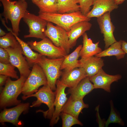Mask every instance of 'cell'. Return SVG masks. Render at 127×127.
Wrapping results in <instances>:
<instances>
[{"instance_id": "obj_1", "label": "cell", "mask_w": 127, "mask_h": 127, "mask_svg": "<svg viewBox=\"0 0 127 127\" xmlns=\"http://www.w3.org/2000/svg\"><path fill=\"white\" fill-rule=\"evenodd\" d=\"M3 5L4 11L0 15L4 18L7 24L10 21L13 32L17 35L20 32L19 25L21 19L26 12L28 11L27 3L25 0H0Z\"/></svg>"}, {"instance_id": "obj_2", "label": "cell", "mask_w": 127, "mask_h": 127, "mask_svg": "<svg viewBox=\"0 0 127 127\" xmlns=\"http://www.w3.org/2000/svg\"><path fill=\"white\" fill-rule=\"evenodd\" d=\"M26 79L21 76L17 80L13 81L8 77L4 87L0 92V108L4 109L21 103V101L18 99L17 98L22 93L23 86Z\"/></svg>"}, {"instance_id": "obj_3", "label": "cell", "mask_w": 127, "mask_h": 127, "mask_svg": "<svg viewBox=\"0 0 127 127\" xmlns=\"http://www.w3.org/2000/svg\"><path fill=\"white\" fill-rule=\"evenodd\" d=\"M38 16L46 21L56 24L69 31L72 26L76 23L83 21H90L91 18L83 15L79 11L71 13H60L39 12Z\"/></svg>"}, {"instance_id": "obj_4", "label": "cell", "mask_w": 127, "mask_h": 127, "mask_svg": "<svg viewBox=\"0 0 127 127\" xmlns=\"http://www.w3.org/2000/svg\"><path fill=\"white\" fill-rule=\"evenodd\" d=\"M64 59V57L50 59L42 56L37 63L45 75L48 84L53 91L56 90V81L61 75L60 67Z\"/></svg>"}, {"instance_id": "obj_5", "label": "cell", "mask_w": 127, "mask_h": 127, "mask_svg": "<svg viewBox=\"0 0 127 127\" xmlns=\"http://www.w3.org/2000/svg\"><path fill=\"white\" fill-rule=\"evenodd\" d=\"M31 97H35L37 100L33 102L30 107H38L42 103L45 104L48 107V109L46 111H42L44 117L51 119L55 110L54 105L55 99V92L53 91L47 84L44 85L35 93L28 96H22V98L24 100Z\"/></svg>"}, {"instance_id": "obj_6", "label": "cell", "mask_w": 127, "mask_h": 127, "mask_svg": "<svg viewBox=\"0 0 127 127\" xmlns=\"http://www.w3.org/2000/svg\"><path fill=\"white\" fill-rule=\"evenodd\" d=\"M47 84V78L43 69L38 64H35L23 84L22 92L23 96L33 94L40 86Z\"/></svg>"}, {"instance_id": "obj_7", "label": "cell", "mask_w": 127, "mask_h": 127, "mask_svg": "<svg viewBox=\"0 0 127 127\" xmlns=\"http://www.w3.org/2000/svg\"><path fill=\"white\" fill-rule=\"evenodd\" d=\"M44 34L56 46L61 48L67 54L71 48L67 32L62 28L48 22Z\"/></svg>"}, {"instance_id": "obj_8", "label": "cell", "mask_w": 127, "mask_h": 127, "mask_svg": "<svg viewBox=\"0 0 127 127\" xmlns=\"http://www.w3.org/2000/svg\"><path fill=\"white\" fill-rule=\"evenodd\" d=\"M23 18L29 28V34L24 35V38L34 37L43 39L46 37L44 32L47 21L28 11L25 13Z\"/></svg>"}, {"instance_id": "obj_9", "label": "cell", "mask_w": 127, "mask_h": 127, "mask_svg": "<svg viewBox=\"0 0 127 127\" xmlns=\"http://www.w3.org/2000/svg\"><path fill=\"white\" fill-rule=\"evenodd\" d=\"M27 43L32 49L52 59L64 57L67 55L64 50L56 46L46 37L38 42L31 41Z\"/></svg>"}, {"instance_id": "obj_10", "label": "cell", "mask_w": 127, "mask_h": 127, "mask_svg": "<svg viewBox=\"0 0 127 127\" xmlns=\"http://www.w3.org/2000/svg\"><path fill=\"white\" fill-rule=\"evenodd\" d=\"M5 49L9 54L10 63L18 69L20 76L27 78L31 71L28 62L23 56L22 50L20 44L16 47H9Z\"/></svg>"}, {"instance_id": "obj_11", "label": "cell", "mask_w": 127, "mask_h": 127, "mask_svg": "<svg viewBox=\"0 0 127 127\" xmlns=\"http://www.w3.org/2000/svg\"><path fill=\"white\" fill-rule=\"evenodd\" d=\"M29 107L28 103H21L13 107L4 109L0 113V122L10 123L18 127L21 126L22 123L19 120V117L22 113L27 111Z\"/></svg>"}, {"instance_id": "obj_12", "label": "cell", "mask_w": 127, "mask_h": 127, "mask_svg": "<svg viewBox=\"0 0 127 127\" xmlns=\"http://www.w3.org/2000/svg\"><path fill=\"white\" fill-rule=\"evenodd\" d=\"M110 13L107 12L97 19L101 32L103 35L105 49L117 41L113 34L115 27L111 21Z\"/></svg>"}, {"instance_id": "obj_13", "label": "cell", "mask_w": 127, "mask_h": 127, "mask_svg": "<svg viewBox=\"0 0 127 127\" xmlns=\"http://www.w3.org/2000/svg\"><path fill=\"white\" fill-rule=\"evenodd\" d=\"M56 89L55 92V99L54 104L55 110L50 122V125L53 127L59 121L62 109L68 99L65 90L67 87L58 79L56 83Z\"/></svg>"}, {"instance_id": "obj_14", "label": "cell", "mask_w": 127, "mask_h": 127, "mask_svg": "<svg viewBox=\"0 0 127 127\" xmlns=\"http://www.w3.org/2000/svg\"><path fill=\"white\" fill-rule=\"evenodd\" d=\"M120 74L111 75L106 73L102 69L97 74L89 78L94 89L100 88L108 92H111V86L113 82H117L122 78Z\"/></svg>"}, {"instance_id": "obj_15", "label": "cell", "mask_w": 127, "mask_h": 127, "mask_svg": "<svg viewBox=\"0 0 127 127\" xmlns=\"http://www.w3.org/2000/svg\"><path fill=\"white\" fill-rule=\"evenodd\" d=\"M86 77L87 75L83 68L78 67L69 71H64L60 80L67 87L71 88L75 87Z\"/></svg>"}, {"instance_id": "obj_16", "label": "cell", "mask_w": 127, "mask_h": 127, "mask_svg": "<svg viewBox=\"0 0 127 127\" xmlns=\"http://www.w3.org/2000/svg\"><path fill=\"white\" fill-rule=\"evenodd\" d=\"M93 5L92 8L86 16L88 18H98L118 7L114 0H94Z\"/></svg>"}, {"instance_id": "obj_17", "label": "cell", "mask_w": 127, "mask_h": 127, "mask_svg": "<svg viewBox=\"0 0 127 127\" xmlns=\"http://www.w3.org/2000/svg\"><path fill=\"white\" fill-rule=\"evenodd\" d=\"M80 67L85 70L87 76L89 78L97 74L104 66V60L101 57L95 56L79 60Z\"/></svg>"}, {"instance_id": "obj_18", "label": "cell", "mask_w": 127, "mask_h": 127, "mask_svg": "<svg viewBox=\"0 0 127 127\" xmlns=\"http://www.w3.org/2000/svg\"><path fill=\"white\" fill-rule=\"evenodd\" d=\"M94 89L89 78L86 77L81 80L75 87L69 88L68 93L70 94L74 99H83L84 96Z\"/></svg>"}, {"instance_id": "obj_19", "label": "cell", "mask_w": 127, "mask_h": 127, "mask_svg": "<svg viewBox=\"0 0 127 127\" xmlns=\"http://www.w3.org/2000/svg\"><path fill=\"white\" fill-rule=\"evenodd\" d=\"M92 26L89 21H82L73 25L70 30L67 32L71 48L75 45L77 40L85 32L89 30Z\"/></svg>"}, {"instance_id": "obj_20", "label": "cell", "mask_w": 127, "mask_h": 127, "mask_svg": "<svg viewBox=\"0 0 127 127\" xmlns=\"http://www.w3.org/2000/svg\"><path fill=\"white\" fill-rule=\"evenodd\" d=\"M82 36L83 45L79 53L81 58L95 56L102 51V49L99 47V41L94 43L92 40L88 38L86 32Z\"/></svg>"}, {"instance_id": "obj_21", "label": "cell", "mask_w": 127, "mask_h": 127, "mask_svg": "<svg viewBox=\"0 0 127 127\" xmlns=\"http://www.w3.org/2000/svg\"><path fill=\"white\" fill-rule=\"evenodd\" d=\"M88 107V105L85 103L83 99H73L70 96L64 106L61 112L69 114L78 119L82 110Z\"/></svg>"}, {"instance_id": "obj_22", "label": "cell", "mask_w": 127, "mask_h": 127, "mask_svg": "<svg viewBox=\"0 0 127 127\" xmlns=\"http://www.w3.org/2000/svg\"><path fill=\"white\" fill-rule=\"evenodd\" d=\"M82 46V45H79L71 53L67 55L64 57L61 66V70L69 71L76 68L80 67L78 59L80 57L79 52Z\"/></svg>"}, {"instance_id": "obj_23", "label": "cell", "mask_w": 127, "mask_h": 127, "mask_svg": "<svg viewBox=\"0 0 127 127\" xmlns=\"http://www.w3.org/2000/svg\"><path fill=\"white\" fill-rule=\"evenodd\" d=\"M11 32L20 45L22 50L23 54L25 56L29 64L33 65L37 64L42 55L33 52L28 43L24 42L20 38L12 31Z\"/></svg>"}, {"instance_id": "obj_24", "label": "cell", "mask_w": 127, "mask_h": 127, "mask_svg": "<svg viewBox=\"0 0 127 127\" xmlns=\"http://www.w3.org/2000/svg\"><path fill=\"white\" fill-rule=\"evenodd\" d=\"M122 40L117 41L111 45L108 48L95 56L98 57L111 56H115L117 60L123 58L126 53L122 48Z\"/></svg>"}, {"instance_id": "obj_25", "label": "cell", "mask_w": 127, "mask_h": 127, "mask_svg": "<svg viewBox=\"0 0 127 127\" xmlns=\"http://www.w3.org/2000/svg\"><path fill=\"white\" fill-rule=\"evenodd\" d=\"M79 0H58V13H71L80 10Z\"/></svg>"}, {"instance_id": "obj_26", "label": "cell", "mask_w": 127, "mask_h": 127, "mask_svg": "<svg viewBox=\"0 0 127 127\" xmlns=\"http://www.w3.org/2000/svg\"><path fill=\"white\" fill-rule=\"evenodd\" d=\"M39 8V12L46 13H58V0H40L32 2Z\"/></svg>"}, {"instance_id": "obj_27", "label": "cell", "mask_w": 127, "mask_h": 127, "mask_svg": "<svg viewBox=\"0 0 127 127\" xmlns=\"http://www.w3.org/2000/svg\"><path fill=\"white\" fill-rule=\"evenodd\" d=\"M20 44L15 36L11 32L5 36L0 37V47L4 49L9 47H14Z\"/></svg>"}, {"instance_id": "obj_28", "label": "cell", "mask_w": 127, "mask_h": 127, "mask_svg": "<svg viewBox=\"0 0 127 127\" xmlns=\"http://www.w3.org/2000/svg\"><path fill=\"white\" fill-rule=\"evenodd\" d=\"M60 116L62 119V127H71L76 124L83 125L78 119L69 114L62 112Z\"/></svg>"}, {"instance_id": "obj_29", "label": "cell", "mask_w": 127, "mask_h": 127, "mask_svg": "<svg viewBox=\"0 0 127 127\" xmlns=\"http://www.w3.org/2000/svg\"><path fill=\"white\" fill-rule=\"evenodd\" d=\"M15 67L10 63L4 64L0 63V75H6L17 79L19 77L15 70Z\"/></svg>"}, {"instance_id": "obj_30", "label": "cell", "mask_w": 127, "mask_h": 127, "mask_svg": "<svg viewBox=\"0 0 127 127\" xmlns=\"http://www.w3.org/2000/svg\"><path fill=\"white\" fill-rule=\"evenodd\" d=\"M111 111L109 117L105 122L106 127H107L111 123H117L122 126H124V122L120 116L116 113L114 107L113 102L111 100L110 102Z\"/></svg>"}, {"instance_id": "obj_31", "label": "cell", "mask_w": 127, "mask_h": 127, "mask_svg": "<svg viewBox=\"0 0 127 127\" xmlns=\"http://www.w3.org/2000/svg\"><path fill=\"white\" fill-rule=\"evenodd\" d=\"M94 0H79L80 10L83 15L86 16L90 12V8L93 5Z\"/></svg>"}, {"instance_id": "obj_32", "label": "cell", "mask_w": 127, "mask_h": 127, "mask_svg": "<svg viewBox=\"0 0 127 127\" xmlns=\"http://www.w3.org/2000/svg\"><path fill=\"white\" fill-rule=\"evenodd\" d=\"M0 63L4 64L10 63L8 53L5 49L1 47L0 48Z\"/></svg>"}, {"instance_id": "obj_33", "label": "cell", "mask_w": 127, "mask_h": 127, "mask_svg": "<svg viewBox=\"0 0 127 127\" xmlns=\"http://www.w3.org/2000/svg\"><path fill=\"white\" fill-rule=\"evenodd\" d=\"M8 77L6 75H0V86L2 87L5 84Z\"/></svg>"}, {"instance_id": "obj_34", "label": "cell", "mask_w": 127, "mask_h": 127, "mask_svg": "<svg viewBox=\"0 0 127 127\" xmlns=\"http://www.w3.org/2000/svg\"><path fill=\"white\" fill-rule=\"evenodd\" d=\"M122 48L126 54H127V42L122 40L121 45Z\"/></svg>"}, {"instance_id": "obj_35", "label": "cell", "mask_w": 127, "mask_h": 127, "mask_svg": "<svg viewBox=\"0 0 127 127\" xmlns=\"http://www.w3.org/2000/svg\"><path fill=\"white\" fill-rule=\"evenodd\" d=\"M126 0H114L115 3L118 5L123 3Z\"/></svg>"}, {"instance_id": "obj_36", "label": "cell", "mask_w": 127, "mask_h": 127, "mask_svg": "<svg viewBox=\"0 0 127 127\" xmlns=\"http://www.w3.org/2000/svg\"><path fill=\"white\" fill-rule=\"evenodd\" d=\"M6 34L5 32L0 28V37L3 36Z\"/></svg>"}, {"instance_id": "obj_37", "label": "cell", "mask_w": 127, "mask_h": 127, "mask_svg": "<svg viewBox=\"0 0 127 127\" xmlns=\"http://www.w3.org/2000/svg\"><path fill=\"white\" fill-rule=\"evenodd\" d=\"M24 0L26 1L27 0ZM32 1V2H37L40 1V0H31Z\"/></svg>"}, {"instance_id": "obj_38", "label": "cell", "mask_w": 127, "mask_h": 127, "mask_svg": "<svg viewBox=\"0 0 127 127\" xmlns=\"http://www.w3.org/2000/svg\"><path fill=\"white\" fill-rule=\"evenodd\" d=\"M10 0V1H12V0Z\"/></svg>"}, {"instance_id": "obj_39", "label": "cell", "mask_w": 127, "mask_h": 127, "mask_svg": "<svg viewBox=\"0 0 127 127\" xmlns=\"http://www.w3.org/2000/svg\"></svg>"}, {"instance_id": "obj_40", "label": "cell", "mask_w": 127, "mask_h": 127, "mask_svg": "<svg viewBox=\"0 0 127 127\" xmlns=\"http://www.w3.org/2000/svg\"></svg>"}]
</instances>
